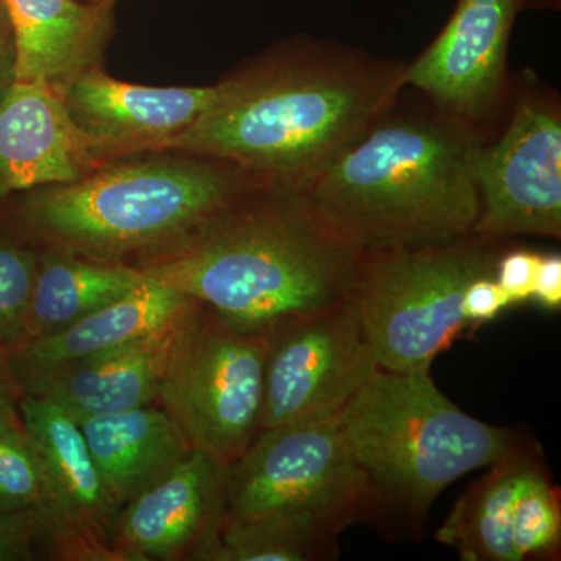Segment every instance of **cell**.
Listing matches in <instances>:
<instances>
[{"label":"cell","instance_id":"obj_22","mask_svg":"<svg viewBox=\"0 0 561 561\" xmlns=\"http://www.w3.org/2000/svg\"><path fill=\"white\" fill-rule=\"evenodd\" d=\"M334 524L301 513L224 518L205 561H321L337 559Z\"/></svg>","mask_w":561,"mask_h":561},{"label":"cell","instance_id":"obj_11","mask_svg":"<svg viewBox=\"0 0 561 561\" xmlns=\"http://www.w3.org/2000/svg\"><path fill=\"white\" fill-rule=\"evenodd\" d=\"M524 3L459 0L440 35L405 68V84L430 95L463 130L486 124L504 101L508 41Z\"/></svg>","mask_w":561,"mask_h":561},{"label":"cell","instance_id":"obj_17","mask_svg":"<svg viewBox=\"0 0 561 561\" xmlns=\"http://www.w3.org/2000/svg\"><path fill=\"white\" fill-rule=\"evenodd\" d=\"M183 312L144 337L51 373L22 394L54 402L77 421L158 404Z\"/></svg>","mask_w":561,"mask_h":561},{"label":"cell","instance_id":"obj_14","mask_svg":"<svg viewBox=\"0 0 561 561\" xmlns=\"http://www.w3.org/2000/svg\"><path fill=\"white\" fill-rule=\"evenodd\" d=\"M227 467L192 449L164 478L121 511L116 548L124 561H205L225 518Z\"/></svg>","mask_w":561,"mask_h":561},{"label":"cell","instance_id":"obj_3","mask_svg":"<svg viewBox=\"0 0 561 561\" xmlns=\"http://www.w3.org/2000/svg\"><path fill=\"white\" fill-rule=\"evenodd\" d=\"M169 153L111 161L73 183L16 194L7 224L36 250L139 267L264 186L232 162Z\"/></svg>","mask_w":561,"mask_h":561},{"label":"cell","instance_id":"obj_15","mask_svg":"<svg viewBox=\"0 0 561 561\" xmlns=\"http://www.w3.org/2000/svg\"><path fill=\"white\" fill-rule=\"evenodd\" d=\"M105 164L60 92L13 81L0 99V198L73 183Z\"/></svg>","mask_w":561,"mask_h":561},{"label":"cell","instance_id":"obj_32","mask_svg":"<svg viewBox=\"0 0 561 561\" xmlns=\"http://www.w3.org/2000/svg\"><path fill=\"white\" fill-rule=\"evenodd\" d=\"M22 430L20 413L7 411L0 408V437L13 431Z\"/></svg>","mask_w":561,"mask_h":561},{"label":"cell","instance_id":"obj_7","mask_svg":"<svg viewBox=\"0 0 561 561\" xmlns=\"http://www.w3.org/2000/svg\"><path fill=\"white\" fill-rule=\"evenodd\" d=\"M267 337L245 334L192 301L181 316L158 404L192 449L230 465L261 432Z\"/></svg>","mask_w":561,"mask_h":561},{"label":"cell","instance_id":"obj_4","mask_svg":"<svg viewBox=\"0 0 561 561\" xmlns=\"http://www.w3.org/2000/svg\"><path fill=\"white\" fill-rule=\"evenodd\" d=\"M476 146L453 122L389 111L301 191L364 251L454 241L481 214Z\"/></svg>","mask_w":561,"mask_h":561},{"label":"cell","instance_id":"obj_6","mask_svg":"<svg viewBox=\"0 0 561 561\" xmlns=\"http://www.w3.org/2000/svg\"><path fill=\"white\" fill-rule=\"evenodd\" d=\"M505 241L468 234L448 242L365 250L346 305L359 320L378 367L431 368L468 327V284L493 276Z\"/></svg>","mask_w":561,"mask_h":561},{"label":"cell","instance_id":"obj_30","mask_svg":"<svg viewBox=\"0 0 561 561\" xmlns=\"http://www.w3.org/2000/svg\"><path fill=\"white\" fill-rule=\"evenodd\" d=\"M14 66H16V49H14L13 33L0 3V99L13 84Z\"/></svg>","mask_w":561,"mask_h":561},{"label":"cell","instance_id":"obj_13","mask_svg":"<svg viewBox=\"0 0 561 561\" xmlns=\"http://www.w3.org/2000/svg\"><path fill=\"white\" fill-rule=\"evenodd\" d=\"M210 87H146L111 77L102 66L88 69L62 90V101L106 162L164 153L217 101Z\"/></svg>","mask_w":561,"mask_h":561},{"label":"cell","instance_id":"obj_16","mask_svg":"<svg viewBox=\"0 0 561 561\" xmlns=\"http://www.w3.org/2000/svg\"><path fill=\"white\" fill-rule=\"evenodd\" d=\"M16 49L14 80L62 92L102 66L114 33V7L83 0H0Z\"/></svg>","mask_w":561,"mask_h":561},{"label":"cell","instance_id":"obj_24","mask_svg":"<svg viewBox=\"0 0 561 561\" xmlns=\"http://www.w3.org/2000/svg\"><path fill=\"white\" fill-rule=\"evenodd\" d=\"M513 541L522 561L553 560L559 556L560 493L546 467L530 479L519 496L513 519Z\"/></svg>","mask_w":561,"mask_h":561},{"label":"cell","instance_id":"obj_26","mask_svg":"<svg viewBox=\"0 0 561 561\" xmlns=\"http://www.w3.org/2000/svg\"><path fill=\"white\" fill-rule=\"evenodd\" d=\"M541 253L526 249L504 250L496 262L494 279L511 298L512 305L529 301Z\"/></svg>","mask_w":561,"mask_h":561},{"label":"cell","instance_id":"obj_8","mask_svg":"<svg viewBox=\"0 0 561 561\" xmlns=\"http://www.w3.org/2000/svg\"><path fill=\"white\" fill-rule=\"evenodd\" d=\"M301 513L334 524L370 522L367 479L339 430L337 416L261 431L227 467L225 518Z\"/></svg>","mask_w":561,"mask_h":561},{"label":"cell","instance_id":"obj_9","mask_svg":"<svg viewBox=\"0 0 561 561\" xmlns=\"http://www.w3.org/2000/svg\"><path fill=\"white\" fill-rule=\"evenodd\" d=\"M472 172L481 198L472 234L561 238V114L549 95L522 92L501 138L476 146Z\"/></svg>","mask_w":561,"mask_h":561},{"label":"cell","instance_id":"obj_25","mask_svg":"<svg viewBox=\"0 0 561 561\" xmlns=\"http://www.w3.org/2000/svg\"><path fill=\"white\" fill-rule=\"evenodd\" d=\"M38 272V250L0 236V350L25 342Z\"/></svg>","mask_w":561,"mask_h":561},{"label":"cell","instance_id":"obj_5","mask_svg":"<svg viewBox=\"0 0 561 561\" xmlns=\"http://www.w3.org/2000/svg\"><path fill=\"white\" fill-rule=\"evenodd\" d=\"M337 423L367 479L370 522L391 531L416 534L443 490L523 442L461 412L435 386L431 368H376Z\"/></svg>","mask_w":561,"mask_h":561},{"label":"cell","instance_id":"obj_33","mask_svg":"<svg viewBox=\"0 0 561 561\" xmlns=\"http://www.w3.org/2000/svg\"><path fill=\"white\" fill-rule=\"evenodd\" d=\"M83 2L103 3V5L116 7V3L119 2V0H83Z\"/></svg>","mask_w":561,"mask_h":561},{"label":"cell","instance_id":"obj_29","mask_svg":"<svg viewBox=\"0 0 561 561\" xmlns=\"http://www.w3.org/2000/svg\"><path fill=\"white\" fill-rule=\"evenodd\" d=\"M531 298L542 308L559 311L561 308V257L559 253L541 254L534 280Z\"/></svg>","mask_w":561,"mask_h":561},{"label":"cell","instance_id":"obj_21","mask_svg":"<svg viewBox=\"0 0 561 561\" xmlns=\"http://www.w3.org/2000/svg\"><path fill=\"white\" fill-rule=\"evenodd\" d=\"M147 276L138 267L38 250L25 342L55 334L121 300Z\"/></svg>","mask_w":561,"mask_h":561},{"label":"cell","instance_id":"obj_2","mask_svg":"<svg viewBox=\"0 0 561 561\" xmlns=\"http://www.w3.org/2000/svg\"><path fill=\"white\" fill-rule=\"evenodd\" d=\"M362 253L294 187H254L139 271L268 337L348 298Z\"/></svg>","mask_w":561,"mask_h":561},{"label":"cell","instance_id":"obj_31","mask_svg":"<svg viewBox=\"0 0 561 561\" xmlns=\"http://www.w3.org/2000/svg\"><path fill=\"white\" fill-rule=\"evenodd\" d=\"M20 398V390H18L16 383L11 378L9 367H7L5 354H3V350H0V408L20 413L18 411Z\"/></svg>","mask_w":561,"mask_h":561},{"label":"cell","instance_id":"obj_27","mask_svg":"<svg viewBox=\"0 0 561 561\" xmlns=\"http://www.w3.org/2000/svg\"><path fill=\"white\" fill-rule=\"evenodd\" d=\"M512 301L493 276H481L468 284L461 300V313L468 327L496 319Z\"/></svg>","mask_w":561,"mask_h":561},{"label":"cell","instance_id":"obj_19","mask_svg":"<svg viewBox=\"0 0 561 561\" xmlns=\"http://www.w3.org/2000/svg\"><path fill=\"white\" fill-rule=\"evenodd\" d=\"M79 424L121 511L192 451L186 435L160 404L88 416Z\"/></svg>","mask_w":561,"mask_h":561},{"label":"cell","instance_id":"obj_18","mask_svg":"<svg viewBox=\"0 0 561 561\" xmlns=\"http://www.w3.org/2000/svg\"><path fill=\"white\" fill-rule=\"evenodd\" d=\"M186 295L146 278L130 294L60 332L3 351L20 393L51 373L160 330L191 302Z\"/></svg>","mask_w":561,"mask_h":561},{"label":"cell","instance_id":"obj_28","mask_svg":"<svg viewBox=\"0 0 561 561\" xmlns=\"http://www.w3.org/2000/svg\"><path fill=\"white\" fill-rule=\"evenodd\" d=\"M36 549L35 524L24 516L0 513V561L32 560Z\"/></svg>","mask_w":561,"mask_h":561},{"label":"cell","instance_id":"obj_10","mask_svg":"<svg viewBox=\"0 0 561 561\" xmlns=\"http://www.w3.org/2000/svg\"><path fill=\"white\" fill-rule=\"evenodd\" d=\"M378 368L345 302L267 337L261 431L335 419Z\"/></svg>","mask_w":561,"mask_h":561},{"label":"cell","instance_id":"obj_1","mask_svg":"<svg viewBox=\"0 0 561 561\" xmlns=\"http://www.w3.org/2000/svg\"><path fill=\"white\" fill-rule=\"evenodd\" d=\"M405 68L328 44L291 46L219 81L217 101L164 153L216 158L302 190L393 110Z\"/></svg>","mask_w":561,"mask_h":561},{"label":"cell","instance_id":"obj_23","mask_svg":"<svg viewBox=\"0 0 561 561\" xmlns=\"http://www.w3.org/2000/svg\"><path fill=\"white\" fill-rule=\"evenodd\" d=\"M0 513L31 519L44 552L54 524V500L43 461L22 430L0 437Z\"/></svg>","mask_w":561,"mask_h":561},{"label":"cell","instance_id":"obj_20","mask_svg":"<svg viewBox=\"0 0 561 561\" xmlns=\"http://www.w3.org/2000/svg\"><path fill=\"white\" fill-rule=\"evenodd\" d=\"M489 468L456 502L437 540L465 561H522L513 519L523 490L545 468L541 453L523 440Z\"/></svg>","mask_w":561,"mask_h":561},{"label":"cell","instance_id":"obj_12","mask_svg":"<svg viewBox=\"0 0 561 561\" xmlns=\"http://www.w3.org/2000/svg\"><path fill=\"white\" fill-rule=\"evenodd\" d=\"M22 431L38 453L54 500L44 553L54 560L124 561L116 548L121 508L110 496L79 421L43 398L22 394Z\"/></svg>","mask_w":561,"mask_h":561}]
</instances>
